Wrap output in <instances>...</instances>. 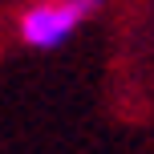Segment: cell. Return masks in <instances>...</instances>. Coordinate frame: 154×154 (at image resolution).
<instances>
[{"label": "cell", "instance_id": "1", "mask_svg": "<svg viewBox=\"0 0 154 154\" xmlns=\"http://www.w3.org/2000/svg\"><path fill=\"white\" fill-rule=\"evenodd\" d=\"M97 8H101V0H41L24 12L20 37L32 49H61Z\"/></svg>", "mask_w": 154, "mask_h": 154}]
</instances>
